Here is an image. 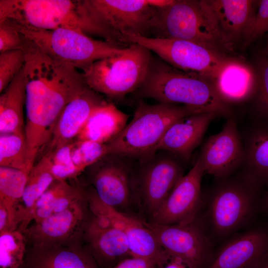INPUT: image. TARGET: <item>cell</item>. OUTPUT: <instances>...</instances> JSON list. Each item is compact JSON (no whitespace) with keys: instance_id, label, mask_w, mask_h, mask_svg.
<instances>
[{"instance_id":"obj_33","label":"cell","mask_w":268,"mask_h":268,"mask_svg":"<svg viewBox=\"0 0 268 268\" xmlns=\"http://www.w3.org/2000/svg\"><path fill=\"white\" fill-rule=\"evenodd\" d=\"M25 63L23 49L8 51L0 53V92L9 84L23 68Z\"/></svg>"},{"instance_id":"obj_14","label":"cell","mask_w":268,"mask_h":268,"mask_svg":"<svg viewBox=\"0 0 268 268\" xmlns=\"http://www.w3.org/2000/svg\"><path fill=\"white\" fill-rule=\"evenodd\" d=\"M248 179L246 183L232 181L220 186L210 204V215L215 229L226 233L234 229L250 215L260 185Z\"/></svg>"},{"instance_id":"obj_29","label":"cell","mask_w":268,"mask_h":268,"mask_svg":"<svg viewBox=\"0 0 268 268\" xmlns=\"http://www.w3.org/2000/svg\"><path fill=\"white\" fill-rule=\"evenodd\" d=\"M28 174L23 170L0 166V204L6 208L18 228L17 208L23 197Z\"/></svg>"},{"instance_id":"obj_18","label":"cell","mask_w":268,"mask_h":268,"mask_svg":"<svg viewBox=\"0 0 268 268\" xmlns=\"http://www.w3.org/2000/svg\"><path fill=\"white\" fill-rule=\"evenodd\" d=\"M105 102L101 94L86 86L62 111L44 155L75 140L93 110Z\"/></svg>"},{"instance_id":"obj_23","label":"cell","mask_w":268,"mask_h":268,"mask_svg":"<svg viewBox=\"0 0 268 268\" xmlns=\"http://www.w3.org/2000/svg\"><path fill=\"white\" fill-rule=\"evenodd\" d=\"M212 83L217 95L225 104L239 103L256 95L257 75L242 61L231 58Z\"/></svg>"},{"instance_id":"obj_5","label":"cell","mask_w":268,"mask_h":268,"mask_svg":"<svg viewBox=\"0 0 268 268\" xmlns=\"http://www.w3.org/2000/svg\"><path fill=\"white\" fill-rule=\"evenodd\" d=\"M51 30L69 28L92 35L83 0H0V23Z\"/></svg>"},{"instance_id":"obj_9","label":"cell","mask_w":268,"mask_h":268,"mask_svg":"<svg viewBox=\"0 0 268 268\" xmlns=\"http://www.w3.org/2000/svg\"><path fill=\"white\" fill-rule=\"evenodd\" d=\"M180 159L162 151L138 160V195L152 216L161 207L182 177Z\"/></svg>"},{"instance_id":"obj_28","label":"cell","mask_w":268,"mask_h":268,"mask_svg":"<svg viewBox=\"0 0 268 268\" xmlns=\"http://www.w3.org/2000/svg\"><path fill=\"white\" fill-rule=\"evenodd\" d=\"M86 194V189L82 187L71 185L67 181L55 180L36 202L31 222L67 209Z\"/></svg>"},{"instance_id":"obj_19","label":"cell","mask_w":268,"mask_h":268,"mask_svg":"<svg viewBox=\"0 0 268 268\" xmlns=\"http://www.w3.org/2000/svg\"><path fill=\"white\" fill-rule=\"evenodd\" d=\"M217 116L211 112L192 114L174 122L166 132L155 152L170 153L180 160L188 161L199 146L211 121Z\"/></svg>"},{"instance_id":"obj_44","label":"cell","mask_w":268,"mask_h":268,"mask_svg":"<svg viewBox=\"0 0 268 268\" xmlns=\"http://www.w3.org/2000/svg\"></svg>"},{"instance_id":"obj_22","label":"cell","mask_w":268,"mask_h":268,"mask_svg":"<svg viewBox=\"0 0 268 268\" xmlns=\"http://www.w3.org/2000/svg\"><path fill=\"white\" fill-rule=\"evenodd\" d=\"M222 40L231 50L234 43L245 37L255 15L258 1L251 0H207Z\"/></svg>"},{"instance_id":"obj_21","label":"cell","mask_w":268,"mask_h":268,"mask_svg":"<svg viewBox=\"0 0 268 268\" xmlns=\"http://www.w3.org/2000/svg\"><path fill=\"white\" fill-rule=\"evenodd\" d=\"M24 268H99L83 240L48 246H27Z\"/></svg>"},{"instance_id":"obj_6","label":"cell","mask_w":268,"mask_h":268,"mask_svg":"<svg viewBox=\"0 0 268 268\" xmlns=\"http://www.w3.org/2000/svg\"><path fill=\"white\" fill-rule=\"evenodd\" d=\"M152 56L150 50L134 43L125 53L97 61L82 72L91 89L111 100H121L140 87Z\"/></svg>"},{"instance_id":"obj_26","label":"cell","mask_w":268,"mask_h":268,"mask_svg":"<svg viewBox=\"0 0 268 268\" xmlns=\"http://www.w3.org/2000/svg\"><path fill=\"white\" fill-rule=\"evenodd\" d=\"M0 93V134H15L25 136L23 108L26 88L23 68Z\"/></svg>"},{"instance_id":"obj_2","label":"cell","mask_w":268,"mask_h":268,"mask_svg":"<svg viewBox=\"0 0 268 268\" xmlns=\"http://www.w3.org/2000/svg\"><path fill=\"white\" fill-rule=\"evenodd\" d=\"M149 38L188 41L223 54L230 51L207 0H172L158 7L151 21Z\"/></svg>"},{"instance_id":"obj_32","label":"cell","mask_w":268,"mask_h":268,"mask_svg":"<svg viewBox=\"0 0 268 268\" xmlns=\"http://www.w3.org/2000/svg\"><path fill=\"white\" fill-rule=\"evenodd\" d=\"M67 145L69 165L81 172L108 155L106 144L74 140Z\"/></svg>"},{"instance_id":"obj_30","label":"cell","mask_w":268,"mask_h":268,"mask_svg":"<svg viewBox=\"0 0 268 268\" xmlns=\"http://www.w3.org/2000/svg\"><path fill=\"white\" fill-rule=\"evenodd\" d=\"M0 166L24 171L32 168L24 135L15 134H0Z\"/></svg>"},{"instance_id":"obj_16","label":"cell","mask_w":268,"mask_h":268,"mask_svg":"<svg viewBox=\"0 0 268 268\" xmlns=\"http://www.w3.org/2000/svg\"><path fill=\"white\" fill-rule=\"evenodd\" d=\"M145 223L167 254L182 259L194 268H202L209 245L196 219L185 224Z\"/></svg>"},{"instance_id":"obj_24","label":"cell","mask_w":268,"mask_h":268,"mask_svg":"<svg viewBox=\"0 0 268 268\" xmlns=\"http://www.w3.org/2000/svg\"><path fill=\"white\" fill-rule=\"evenodd\" d=\"M129 117L113 103L106 101L93 110L75 140L107 144L124 130Z\"/></svg>"},{"instance_id":"obj_31","label":"cell","mask_w":268,"mask_h":268,"mask_svg":"<svg viewBox=\"0 0 268 268\" xmlns=\"http://www.w3.org/2000/svg\"><path fill=\"white\" fill-rule=\"evenodd\" d=\"M27 251V240L21 231L0 232V268H21Z\"/></svg>"},{"instance_id":"obj_43","label":"cell","mask_w":268,"mask_h":268,"mask_svg":"<svg viewBox=\"0 0 268 268\" xmlns=\"http://www.w3.org/2000/svg\"><path fill=\"white\" fill-rule=\"evenodd\" d=\"M21 268H24L22 267Z\"/></svg>"},{"instance_id":"obj_42","label":"cell","mask_w":268,"mask_h":268,"mask_svg":"<svg viewBox=\"0 0 268 268\" xmlns=\"http://www.w3.org/2000/svg\"></svg>"},{"instance_id":"obj_35","label":"cell","mask_w":268,"mask_h":268,"mask_svg":"<svg viewBox=\"0 0 268 268\" xmlns=\"http://www.w3.org/2000/svg\"><path fill=\"white\" fill-rule=\"evenodd\" d=\"M257 75V96L260 108L259 118L268 121V60L262 61Z\"/></svg>"},{"instance_id":"obj_37","label":"cell","mask_w":268,"mask_h":268,"mask_svg":"<svg viewBox=\"0 0 268 268\" xmlns=\"http://www.w3.org/2000/svg\"><path fill=\"white\" fill-rule=\"evenodd\" d=\"M157 266L158 263L154 261L130 256L109 268H157Z\"/></svg>"},{"instance_id":"obj_10","label":"cell","mask_w":268,"mask_h":268,"mask_svg":"<svg viewBox=\"0 0 268 268\" xmlns=\"http://www.w3.org/2000/svg\"><path fill=\"white\" fill-rule=\"evenodd\" d=\"M132 159L108 154L89 167L97 196L116 209L128 205L134 196L138 195L137 177L134 174Z\"/></svg>"},{"instance_id":"obj_40","label":"cell","mask_w":268,"mask_h":268,"mask_svg":"<svg viewBox=\"0 0 268 268\" xmlns=\"http://www.w3.org/2000/svg\"><path fill=\"white\" fill-rule=\"evenodd\" d=\"M257 268H268V259Z\"/></svg>"},{"instance_id":"obj_12","label":"cell","mask_w":268,"mask_h":268,"mask_svg":"<svg viewBox=\"0 0 268 268\" xmlns=\"http://www.w3.org/2000/svg\"><path fill=\"white\" fill-rule=\"evenodd\" d=\"M86 195L90 212L107 218L124 234L131 256L151 260L158 265L167 257L145 222L106 204L98 198L93 188L86 189Z\"/></svg>"},{"instance_id":"obj_34","label":"cell","mask_w":268,"mask_h":268,"mask_svg":"<svg viewBox=\"0 0 268 268\" xmlns=\"http://www.w3.org/2000/svg\"><path fill=\"white\" fill-rule=\"evenodd\" d=\"M24 38L19 31L11 24L0 23V53L23 49Z\"/></svg>"},{"instance_id":"obj_13","label":"cell","mask_w":268,"mask_h":268,"mask_svg":"<svg viewBox=\"0 0 268 268\" xmlns=\"http://www.w3.org/2000/svg\"><path fill=\"white\" fill-rule=\"evenodd\" d=\"M244 148L236 121L229 118L218 133L203 144L197 159L204 173L227 177L243 164Z\"/></svg>"},{"instance_id":"obj_27","label":"cell","mask_w":268,"mask_h":268,"mask_svg":"<svg viewBox=\"0 0 268 268\" xmlns=\"http://www.w3.org/2000/svg\"><path fill=\"white\" fill-rule=\"evenodd\" d=\"M55 180L50 159L43 156L30 170L23 197L17 208L19 230L23 232L31 224L36 202Z\"/></svg>"},{"instance_id":"obj_8","label":"cell","mask_w":268,"mask_h":268,"mask_svg":"<svg viewBox=\"0 0 268 268\" xmlns=\"http://www.w3.org/2000/svg\"><path fill=\"white\" fill-rule=\"evenodd\" d=\"M131 45L139 44L167 64L181 70L212 81L231 59L197 43L182 40L157 39L131 35Z\"/></svg>"},{"instance_id":"obj_39","label":"cell","mask_w":268,"mask_h":268,"mask_svg":"<svg viewBox=\"0 0 268 268\" xmlns=\"http://www.w3.org/2000/svg\"><path fill=\"white\" fill-rule=\"evenodd\" d=\"M157 268H194L182 259L168 254L166 258L160 263Z\"/></svg>"},{"instance_id":"obj_3","label":"cell","mask_w":268,"mask_h":268,"mask_svg":"<svg viewBox=\"0 0 268 268\" xmlns=\"http://www.w3.org/2000/svg\"><path fill=\"white\" fill-rule=\"evenodd\" d=\"M201 112L187 106L158 102L149 104L140 99L130 122L106 144L108 154L137 160L143 158L155 152L156 147L174 122Z\"/></svg>"},{"instance_id":"obj_4","label":"cell","mask_w":268,"mask_h":268,"mask_svg":"<svg viewBox=\"0 0 268 268\" xmlns=\"http://www.w3.org/2000/svg\"><path fill=\"white\" fill-rule=\"evenodd\" d=\"M172 0H84L93 35L127 48L131 35L150 37L151 19L159 7Z\"/></svg>"},{"instance_id":"obj_17","label":"cell","mask_w":268,"mask_h":268,"mask_svg":"<svg viewBox=\"0 0 268 268\" xmlns=\"http://www.w3.org/2000/svg\"><path fill=\"white\" fill-rule=\"evenodd\" d=\"M83 241L99 265L118 263L127 256H131L124 234L107 218L90 211L84 227Z\"/></svg>"},{"instance_id":"obj_41","label":"cell","mask_w":268,"mask_h":268,"mask_svg":"<svg viewBox=\"0 0 268 268\" xmlns=\"http://www.w3.org/2000/svg\"><path fill=\"white\" fill-rule=\"evenodd\" d=\"M265 203H266V205L267 206V207H268V190L266 194V197H265Z\"/></svg>"},{"instance_id":"obj_1","label":"cell","mask_w":268,"mask_h":268,"mask_svg":"<svg viewBox=\"0 0 268 268\" xmlns=\"http://www.w3.org/2000/svg\"><path fill=\"white\" fill-rule=\"evenodd\" d=\"M136 97L158 103L187 106L217 116H229L230 110L217 95L212 82L176 68L152 55L147 75Z\"/></svg>"},{"instance_id":"obj_20","label":"cell","mask_w":268,"mask_h":268,"mask_svg":"<svg viewBox=\"0 0 268 268\" xmlns=\"http://www.w3.org/2000/svg\"><path fill=\"white\" fill-rule=\"evenodd\" d=\"M268 259V230H256L226 243L209 268H257Z\"/></svg>"},{"instance_id":"obj_15","label":"cell","mask_w":268,"mask_h":268,"mask_svg":"<svg viewBox=\"0 0 268 268\" xmlns=\"http://www.w3.org/2000/svg\"><path fill=\"white\" fill-rule=\"evenodd\" d=\"M203 169L197 159L189 172L177 182L159 209L152 216L160 225L185 224L196 219L202 202Z\"/></svg>"},{"instance_id":"obj_36","label":"cell","mask_w":268,"mask_h":268,"mask_svg":"<svg viewBox=\"0 0 268 268\" xmlns=\"http://www.w3.org/2000/svg\"><path fill=\"white\" fill-rule=\"evenodd\" d=\"M258 8L245 38L252 41L268 33V0L258 1Z\"/></svg>"},{"instance_id":"obj_38","label":"cell","mask_w":268,"mask_h":268,"mask_svg":"<svg viewBox=\"0 0 268 268\" xmlns=\"http://www.w3.org/2000/svg\"><path fill=\"white\" fill-rule=\"evenodd\" d=\"M51 161V160H50ZM51 163V171L56 180L67 181L76 178L82 172L77 168L70 166Z\"/></svg>"},{"instance_id":"obj_25","label":"cell","mask_w":268,"mask_h":268,"mask_svg":"<svg viewBox=\"0 0 268 268\" xmlns=\"http://www.w3.org/2000/svg\"><path fill=\"white\" fill-rule=\"evenodd\" d=\"M243 141L242 165L246 168L247 177L268 186V121L260 118L255 121Z\"/></svg>"},{"instance_id":"obj_7","label":"cell","mask_w":268,"mask_h":268,"mask_svg":"<svg viewBox=\"0 0 268 268\" xmlns=\"http://www.w3.org/2000/svg\"><path fill=\"white\" fill-rule=\"evenodd\" d=\"M13 26L26 39L53 59L82 71L95 62L123 54L128 48H121L103 40L93 39L72 29L45 30Z\"/></svg>"},{"instance_id":"obj_11","label":"cell","mask_w":268,"mask_h":268,"mask_svg":"<svg viewBox=\"0 0 268 268\" xmlns=\"http://www.w3.org/2000/svg\"><path fill=\"white\" fill-rule=\"evenodd\" d=\"M89 213L86 194L67 209L31 223L23 232L27 246H48L83 240Z\"/></svg>"}]
</instances>
